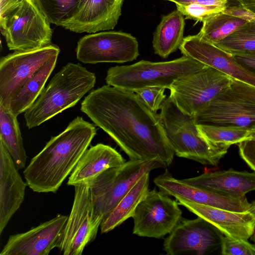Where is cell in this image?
<instances>
[{
  "label": "cell",
  "mask_w": 255,
  "mask_h": 255,
  "mask_svg": "<svg viewBox=\"0 0 255 255\" xmlns=\"http://www.w3.org/2000/svg\"><path fill=\"white\" fill-rule=\"evenodd\" d=\"M0 141L12 158L19 170L25 167L27 155L17 116L8 108L0 105Z\"/></svg>",
  "instance_id": "26"
},
{
  "label": "cell",
  "mask_w": 255,
  "mask_h": 255,
  "mask_svg": "<svg viewBox=\"0 0 255 255\" xmlns=\"http://www.w3.org/2000/svg\"><path fill=\"white\" fill-rule=\"evenodd\" d=\"M254 21H255V19H254Z\"/></svg>",
  "instance_id": "42"
},
{
  "label": "cell",
  "mask_w": 255,
  "mask_h": 255,
  "mask_svg": "<svg viewBox=\"0 0 255 255\" xmlns=\"http://www.w3.org/2000/svg\"><path fill=\"white\" fill-rule=\"evenodd\" d=\"M161 167L163 166L157 161L129 160L86 182L89 184L96 214L104 218L143 175Z\"/></svg>",
  "instance_id": "7"
},
{
  "label": "cell",
  "mask_w": 255,
  "mask_h": 255,
  "mask_svg": "<svg viewBox=\"0 0 255 255\" xmlns=\"http://www.w3.org/2000/svg\"><path fill=\"white\" fill-rule=\"evenodd\" d=\"M179 205L207 221L225 236L248 240L255 230V218L249 211L235 212L176 197Z\"/></svg>",
  "instance_id": "19"
},
{
  "label": "cell",
  "mask_w": 255,
  "mask_h": 255,
  "mask_svg": "<svg viewBox=\"0 0 255 255\" xmlns=\"http://www.w3.org/2000/svg\"><path fill=\"white\" fill-rule=\"evenodd\" d=\"M185 25L184 16L177 9L162 16L153 34L154 53L166 58L175 52L183 41Z\"/></svg>",
  "instance_id": "23"
},
{
  "label": "cell",
  "mask_w": 255,
  "mask_h": 255,
  "mask_svg": "<svg viewBox=\"0 0 255 255\" xmlns=\"http://www.w3.org/2000/svg\"><path fill=\"white\" fill-rule=\"evenodd\" d=\"M238 146L241 158L255 171V140H244L238 143Z\"/></svg>",
  "instance_id": "34"
},
{
  "label": "cell",
  "mask_w": 255,
  "mask_h": 255,
  "mask_svg": "<svg viewBox=\"0 0 255 255\" xmlns=\"http://www.w3.org/2000/svg\"><path fill=\"white\" fill-rule=\"evenodd\" d=\"M233 56L239 63L255 72V55L239 54Z\"/></svg>",
  "instance_id": "37"
},
{
  "label": "cell",
  "mask_w": 255,
  "mask_h": 255,
  "mask_svg": "<svg viewBox=\"0 0 255 255\" xmlns=\"http://www.w3.org/2000/svg\"><path fill=\"white\" fill-rule=\"evenodd\" d=\"M174 2L176 4L198 3L207 5L228 6L229 0H165Z\"/></svg>",
  "instance_id": "36"
},
{
  "label": "cell",
  "mask_w": 255,
  "mask_h": 255,
  "mask_svg": "<svg viewBox=\"0 0 255 255\" xmlns=\"http://www.w3.org/2000/svg\"><path fill=\"white\" fill-rule=\"evenodd\" d=\"M125 159L115 148L98 143L87 149L73 170L67 185L75 186L86 182L104 171L119 166Z\"/></svg>",
  "instance_id": "22"
},
{
  "label": "cell",
  "mask_w": 255,
  "mask_h": 255,
  "mask_svg": "<svg viewBox=\"0 0 255 255\" xmlns=\"http://www.w3.org/2000/svg\"><path fill=\"white\" fill-rule=\"evenodd\" d=\"M163 193L196 203L235 212H245L251 206L246 196H234L202 189L188 184L172 176L166 169L153 180Z\"/></svg>",
  "instance_id": "15"
},
{
  "label": "cell",
  "mask_w": 255,
  "mask_h": 255,
  "mask_svg": "<svg viewBox=\"0 0 255 255\" xmlns=\"http://www.w3.org/2000/svg\"><path fill=\"white\" fill-rule=\"evenodd\" d=\"M232 78L206 66L174 82L170 98L184 113L195 116L221 92L231 87Z\"/></svg>",
  "instance_id": "9"
},
{
  "label": "cell",
  "mask_w": 255,
  "mask_h": 255,
  "mask_svg": "<svg viewBox=\"0 0 255 255\" xmlns=\"http://www.w3.org/2000/svg\"><path fill=\"white\" fill-rule=\"evenodd\" d=\"M81 111L105 131L132 160L170 165L174 152L159 115L134 92L110 85L93 90L81 104Z\"/></svg>",
  "instance_id": "1"
},
{
  "label": "cell",
  "mask_w": 255,
  "mask_h": 255,
  "mask_svg": "<svg viewBox=\"0 0 255 255\" xmlns=\"http://www.w3.org/2000/svg\"><path fill=\"white\" fill-rule=\"evenodd\" d=\"M231 88L239 96L255 103V87L232 78Z\"/></svg>",
  "instance_id": "35"
},
{
  "label": "cell",
  "mask_w": 255,
  "mask_h": 255,
  "mask_svg": "<svg viewBox=\"0 0 255 255\" xmlns=\"http://www.w3.org/2000/svg\"><path fill=\"white\" fill-rule=\"evenodd\" d=\"M50 23L63 26L75 15L81 0H35Z\"/></svg>",
  "instance_id": "30"
},
{
  "label": "cell",
  "mask_w": 255,
  "mask_h": 255,
  "mask_svg": "<svg viewBox=\"0 0 255 255\" xmlns=\"http://www.w3.org/2000/svg\"><path fill=\"white\" fill-rule=\"evenodd\" d=\"M149 173L143 175L106 217L100 225L101 233H107L132 217L139 203L145 197L149 189Z\"/></svg>",
  "instance_id": "24"
},
{
  "label": "cell",
  "mask_w": 255,
  "mask_h": 255,
  "mask_svg": "<svg viewBox=\"0 0 255 255\" xmlns=\"http://www.w3.org/2000/svg\"><path fill=\"white\" fill-rule=\"evenodd\" d=\"M251 131V139L255 140V125L249 127Z\"/></svg>",
  "instance_id": "40"
},
{
  "label": "cell",
  "mask_w": 255,
  "mask_h": 255,
  "mask_svg": "<svg viewBox=\"0 0 255 255\" xmlns=\"http://www.w3.org/2000/svg\"><path fill=\"white\" fill-rule=\"evenodd\" d=\"M176 5L177 9L180 11L186 19L202 22L213 15L224 12L227 7L195 3Z\"/></svg>",
  "instance_id": "31"
},
{
  "label": "cell",
  "mask_w": 255,
  "mask_h": 255,
  "mask_svg": "<svg viewBox=\"0 0 255 255\" xmlns=\"http://www.w3.org/2000/svg\"><path fill=\"white\" fill-rule=\"evenodd\" d=\"M77 59L85 64L123 63L135 60L138 44L130 34L122 31H104L82 37L76 49Z\"/></svg>",
  "instance_id": "11"
},
{
  "label": "cell",
  "mask_w": 255,
  "mask_h": 255,
  "mask_svg": "<svg viewBox=\"0 0 255 255\" xmlns=\"http://www.w3.org/2000/svg\"><path fill=\"white\" fill-rule=\"evenodd\" d=\"M224 236L201 217L190 220L181 217L165 238L163 250L168 255H206L221 249Z\"/></svg>",
  "instance_id": "13"
},
{
  "label": "cell",
  "mask_w": 255,
  "mask_h": 255,
  "mask_svg": "<svg viewBox=\"0 0 255 255\" xmlns=\"http://www.w3.org/2000/svg\"><path fill=\"white\" fill-rule=\"evenodd\" d=\"M201 135L211 143L230 147L251 139L249 128L231 125L197 124Z\"/></svg>",
  "instance_id": "28"
},
{
  "label": "cell",
  "mask_w": 255,
  "mask_h": 255,
  "mask_svg": "<svg viewBox=\"0 0 255 255\" xmlns=\"http://www.w3.org/2000/svg\"><path fill=\"white\" fill-rule=\"evenodd\" d=\"M222 255H255V244L248 240L224 236L221 246Z\"/></svg>",
  "instance_id": "32"
},
{
  "label": "cell",
  "mask_w": 255,
  "mask_h": 255,
  "mask_svg": "<svg viewBox=\"0 0 255 255\" xmlns=\"http://www.w3.org/2000/svg\"><path fill=\"white\" fill-rule=\"evenodd\" d=\"M176 200L155 189L149 191L139 203L132 216L133 234L159 239L169 234L181 217Z\"/></svg>",
  "instance_id": "12"
},
{
  "label": "cell",
  "mask_w": 255,
  "mask_h": 255,
  "mask_svg": "<svg viewBox=\"0 0 255 255\" xmlns=\"http://www.w3.org/2000/svg\"><path fill=\"white\" fill-rule=\"evenodd\" d=\"M18 170L0 141V235L24 200L27 184Z\"/></svg>",
  "instance_id": "20"
},
{
  "label": "cell",
  "mask_w": 255,
  "mask_h": 255,
  "mask_svg": "<svg viewBox=\"0 0 255 255\" xmlns=\"http://www.w3.org/2000/svg\"><path fill=\"white\" fill-rule=\"evenodd\" d=\"M60 48L51 44L25 51H16L0 60V105L7 108L13 96L48 60L58 56Z\"/></svg>",
  "instance_id": "10"
},
{
  "label": "cell",
  "mask_w": 255,
  "mask_h": 255,
  "mask_svg": "<svg viewBox=\"0 0 255 255\" xmlns=\"http://www.w3.org/2000/svg\"><path fill=\"white\" fill-rule=\"evenodd\" d=\"M179 49L183 55L255 87V72L239 63L232 55L204 40L198 34L184 37Z\"/></svg>",
  "instance_id": "16"
},
{
  "label": "cell",
  "mask_w": 255,
  "mask_h": 255,
  "mask_svg": "<svg viewBox=\"0 0 255 255\" xmlns=\"http://www.w3.org/2000/svg\"><path fill=\"white\" fill-rule=\"evenodd\" d=\"M248 211L251 213L255 218V201L251 203L250 207Z\"/></svg>",
  "instance_id": "39"
},
{
  "label": "cell",
  "mask_w": 255,
  "mask_h": 255,
  "mask_svg": "<svg viewBox=\"0 0 255 255\" xmlns=\"http://www.w3.org/2000/svg\"><path fill=\"white\" fill-rule=\"evenodd\" d=\"M0 28L10 50H32L52 44L50 22L35 0H21L0 15Z\"/></svg>",
  "instance_id": "6"
},
{
  "label": "cell",
  "mask_w": 255,
  "mask_h": 255,
  "mask_svg": "<svg viewBox=\"0 0 255 255\" xmlns=\"http://www.w3.org/2000/svg\"><path fill=\"white\" fill-rule=\"evenodd\" d=\"M96 133L94 125L81 117L75 118L64 131L50 138L24 169L28 187L38 193H55Z\"/></svg>",
  "instance_id": "2"
},
{
  "label": "cell",
  "mask_w": 255,
  "mask_h": 255,
  "mask_svg": "<svg viewBox=\"0 0 255 255\" xmlns=\"http://www.w3.org/2000/svg\"><path fill=\"white\" fill-rule=\"evenodd\" d=\"M166 88L159 87H148L138 90L134 92L153 112L160 110L166 99L164 94Z\"/></svg>",
  "instance_id": "33"
},
{
  "label": "cell",
  "mask_w": 255,
  "mask_h": 255,
  "mask_svg": "<svg viewBox=\"0 0 255 255\" xmlns=\"http://www.w3.org/2000/svg\"><path fill=\"white\" fill-rule=\"evenodd\" d=\"M248 22L245 19L222 12L205 19L197 34L204 40L216 44Z\"/></svg>",
  "instance_id": "27"
},
{
  "label": "cell",
  "mask_w": 255,
  "mask_h": 255,
  "mask_svg": "<svg viewBox=\"0 0 255 255\" xmlns=\"http://www.w3.org/2000/svg\"><path fill=\"white\" fill-rule=\"evenodd\" d=\"M206 66L185 55L164 62L142 60L129 65L110 68L105 80L108 85L134 92L148 87L169 89L176 80Z\"/></svg>",
  "instance_id": "5"
},
{
  "label": "cell",
  "mask_w": 255,
  "mask_h": 255,
  "mask_svg": "<svg viewBox=\"0 0 255 255\" xmlns=\"http://www.w3.org/2000/svg\"><path fill=\"white\" fill-rule=\"evenodd\" d=\"M232 55H255V21H249L214 44Z\"/></svg>",
  "instance_id": "29"
},
{
  "label": "cell",
  "mask_w": 255,
  "mask_h": 255,
  "mask_svg": "<svg viewBox=\"0 0 255 255\" xmlns=\"http://www.w3.org/2000/svg\"><path fill=\"white\" fill-rule=\"evenodd\" d=\"M246 9L255 14V0H236Z\"/></svg>",
  "instance_id": "38"
},
{
  "label": "cell",
  "mask_w": 255,
  "mask_h": 255,
  "mask_svg": "<svg viewBox=\"0 0 255 255\" xmlns=\"http://www.w3.org/2000/svg\"><path fill=\"white\" fill-rule=\"evenodd\" d=\"M71 211L60 233L56 248L64 255H81L97 235L103 217L96 214L88 182L74 186Z\"/></svg>",
  "instance_id": "8"
},
{
  "label": "cell",
  "mask_w": 255,
  "mask_h": 255,
  "mask_svg": "<svg viewBox=\"0 0 255 255\" xmlns=\"http://www.w3.org/2000/svg\"><path fill=\"white\" fill-rule=\"evenodd\" d=\"M124 0H81L74 17L62 27L76 33L113 29L122 13Z\"/></svg>",
  "instance_id": "18"
},
{
  "label": "cell",
  "mask_w": 255,
  "mask_h": 255,
  "mask_svg": "<svg viewBox=\"0 0 255 255\" xmlns=\"http://www.w3.org/2000/svg\"><path fill=\"white\" fill-rule=\"evenodd\" d=\"M202 189L234 196H244L255 191V172L237 171L230 168L205 172L198 176L181 179Z\"/></svg>",
  "instance_id": "21"
},
{
  "label": "cell",
  "mask_w": 255,
  "mask_h": 255,
  "mask_svg": "<svg viewBox=\"0 0 255 255\" xmlns=\"http://www.w3.org/2000/svg\"><path fill=\"white\" fill-rule=\"evenodd\" d=\"M58 56L44 63L10 99L7 108L16 116L24 113L37 99L53 71Z\"/></svg>",
  "instance_id": "25"
},
{
  "label": "cell",
  "mask_w": 255,
  "mask_h": 255,
  "mask_svg": "<svg viewBox=\"0 0 255 255\" xmlns=\"http://www.w3.org/2000/svg\"><path fill=\"white\" fill-rule=\"evenodd\" d=\"M159 115L168 142L176 156L204 165L217 166L230 147L218 145L205 139L199 132L194 116L182 112L169 97Z\"/></svg>",
  "instance_id": "4"
},
{
  "label": "cell",
  "mask_w": 255,
  "mask_h": 255,
  "mask_svg": "<svg viewBox=\"0 0 255 255\" xmlns=\"http://www.w3.org/2000/svg\"><path fill=\"white\" fill-rule=\"evenodd\" d=\"M252 241L255 243V231H254V234L253 235V236L251 237V238H250Z\"/></svg>",
  "instance_id": "41"
},
{
  "label": "cell",
  "mask_w": 255,
  "mask_h": 255,
  "mask_svg": "<svg viewBox=\"0 0 255 255\" xmlns=\"http://www.w3.org/2000/svg\"><path fill=\"white\" fill-rule=\"evenodd\" d=\"M194 118L197 124L249 128L255 125V103L239 96L230 87L218 94Z\"/></svg>",
  "instance_id": "14"
},
{
  "label": "cell",
  "mask_w": 255,
  "mask_h": 255,
  "mask_svg": "<svg viewBox=\"0 0 255 255\" xmlns=\"http://www.w3.org/2000/svg\"><path fill=\"white\" fill-rule=\"evenodd\" d=\"M68 216L58 215L22 233L11 235L0 255H48L56 248Z\"/></svg>",
  "instance_id": "17"
},
{
  "label": "cell",
  "mask_w": 255,
  "mask_h": 255,
  "mask_svg": "<svg viewBox=\"0 0 255 255\" xmlns=\"http://www.w3.org/2000/svg\"><path fill=\"white\" fill-rule=\"evenodd\" d=\"M95 73L80 64L68 63L52 78L34 104L24 112L26 127L41 125L62 111L74 107L92 90Z\"/></svg>",
  "instance_id": "3"
}]
</instances>
